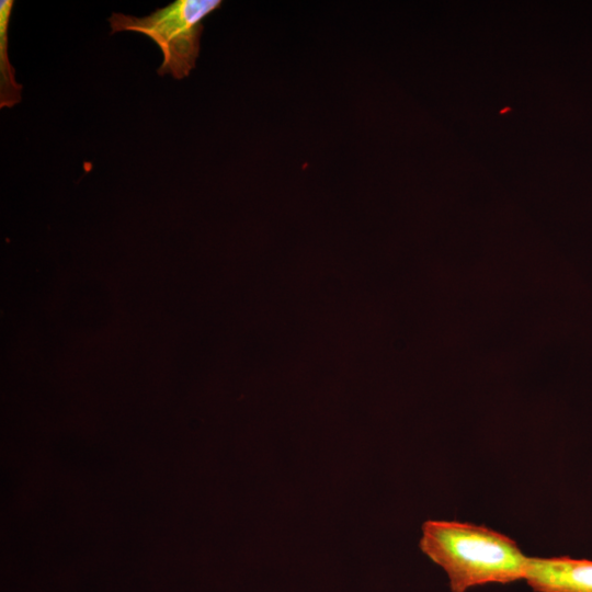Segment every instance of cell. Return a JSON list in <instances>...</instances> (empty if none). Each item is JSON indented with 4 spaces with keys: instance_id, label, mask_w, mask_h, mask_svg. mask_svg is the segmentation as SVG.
I'll use <instances>...</instances> for the list:
<instances>
[{
    "instance_id": "obj_1",
    "label": "cell",
    "mask_w": 592,
    "mask_h": 592,
    "mask_svg": "<svg viewBox=\"0 0 592 592\" xmlns=\"http://www.w3.org/2000/svg\"><path fill=\"white\" fill-rule=\"evenodd\" d=\"M419 547L445 572L451 592L524 580L528 556L511 537L459 521L429 520Z\"/></svg>"
},
{
    "instance_id": "obj_2",
    "label": "cell",
    "mask_w": 592,
    "mask_h": 592,
    "mask_svg": "<svg viewBox=\"0 0 592 592\" xmlns=\"http://www.w3.org/2000/svg\"><path fill=\"white\" fill-rule=\"evenodd\" d=\"M220 5V0H175L141 18L113 13L109 22L112 33L129 31L150 37L163 57L158 75L183 79L196 65L202 21Z\"/></svg>"
},
{
    "instance_id": "obj_4",
    "label": "cell",
    "mask_w": 592,
    "mask_h": 592,
    "mask_svg": "<svg viewBox=\"0 0 592 592\" xmlns=\"http://www.w3.org/2000/svg\"><path fill=\"white\" fill-rule=\"evenodd\" d=\"M13 0L0 1V107H12L22 100V86L15 81L8 56V29Z\"/></svg>"
},
{
    "instance_id": "obj_3",
    "label": "cell",
    "mask_w": 592,
    "mask_h": 592,
    "mask_svg": "<svg viewBox=\"0 0 592 592\" xmlns=\"http://www.w3.org/2000/svg\"><path fill=\"white\" fill-rule=\"evenodd\" d=\"M524 581L534 592H592V560L528 556Z\"/></svg>"
}]
</instances>
